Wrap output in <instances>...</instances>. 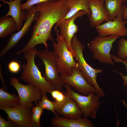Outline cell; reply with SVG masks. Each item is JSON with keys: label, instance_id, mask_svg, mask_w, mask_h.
<instances>
[{"label": "cell", "instance_id": "cell-5", "mask_svg": "<svg viewBox=\"0 0 127 127\" xmlns=\"http://www.w3.org/2000/svg\"><path fill=\"white\" fill-rule=\"evenodd\" d=\"M119 37L117 35L95 37L87 45L88 48L93 54L92 58L101 63L114 65L110 52L113 43Z\"/></svg>", "mask_w": 127, "mask_h": 127}, {"label": "cell", "instance_id": "cell-17", "mask_svg": "<svg viewBox=\"0 0 127 127\" xmlns=\"http://www.w3.org/2000/svg\"><path fill=\"white\" fill-rule=\"evenodd\" d=\"M22 0H14L8 1L5 0H0L3 3L7 4L9 7L8 13L4 16H10L15 20L17 26V31L21 29L23 25V22L26 21V17L24 10L22 11L20 8L21 2Z\"/></svg>", "mask_w": 127, "mask_h": 127}, {"label": "cell", "instance_id": "cell-29", "mask_svg": "<svg viewBox=\"0 0 127 127\" xmlns=\"http://www.w3.org/2000/svg\"><path fill=\"white\" fill-rule=\"evenodd\" d=\"M0 127H18L17 124L10 120L7 121L0 116Z\"/></svg>", "mask_w": 127, "mask_h": 127}, {"label": "cell", "instance_id": "cell-33", "mask_svg": "<svg viewBox=\"0 0 127 127\" xmlns=\"http://www.w3.org/2000/svg\"><path fill=\"white\" fill-rule=\"evenodd\" d=\"M125 21L126 24H127V19L125 20Z\"/></svg>", "mask_w": 127, "mask_h": 127}, {"label": "cell", "instance_id": "cell-14", "mask_svg": "<svg viewBox=\"0 0 127 127\" xmlns=\"http://www.w3.org/2000/svg\"><path fill=\"white\" fill-rule=\"evenodd\" d=\"M125 20L121 21L115 18L95 28L99 36L104 37L111 35H117L119 37L127 36V28Z\"/></svg>", "mask_w": 127, "mask_h": 127}, {"label": "cell", "instance_id": "cell-13", "mask_svg": "<svg viewBox=\"0 0 127 127\" xmlns=\"http://www.w3.org/2000/svg\"><path fill=\"white\" fill-rule=\"evenodd\" d=\"M105 0H88L91 14L88 17L90 26L95 28L103 21H110L108 11L105 5Z\"/></svg>", "mask_w": 127, "mask_h": 127}, {"label": "cell", "instance_id": "cell-10", "mask_svg": "<svg viewBox=\"0 0 127 127\" xmlns=\"http://www.w3.org/2000/svg\"><path fill=\"white\" fill-rule=\"evenodd\" d=\"M87 14L84 11H80L71 18L67 19H63L56 23L54 28L59 27L60 29V35L67 44L69 51L72 54L74 52L71 47V40L74 35L78 31L77 26L75 23L76 19Z\"/></svg>", "mask_w": 127, "mask_h": 127}, {"label": "cell", "instance_id": "cell-1", "mask_svg": "<svg viewBox=\"0 0 127 127\" xmlns=\"http://www.w3.org/2000/svg\"><path fill=\"white\" fill-rule=\"evenodd\" d=\"M67 0H51L36 4L39 13L32 28V36L25 46L17 52V55L39 44L48 48L47 40H54L51 33L52 27L63 19L69 11L66 5Z\"/></svg>", "mask_w": 127, "mask_h": 127}, {"label": "cell", "instance_id": "cell-32", "mask_svg": "<svg viewBox=\"0 0 127 127\" xmlns=\"http://www.w3.org/2000/svg\"><path fill=\"white\" fill-rule=\"evenodd\" d=\"M122 102L123 105L127 108V105L125 101L124 100H122ZM126 119L127 118V114L126 115Z\"/></svg>", "mask_w": 127, "mask_h": 127}, {"label": "cell", "instance_id": "cell-34", "mask_svg": "<svg viewBox=\"0 0 127 127\" xmlns=\"http://www.w3.org/2000/svg\"></svg>", "mask_w": 127, "mask_h": 127}, {"label": "cell", "instance_id": "cell-18", "mask_svg": "<svg viewBox=\"0 0 127 127\" xmlns=\"http://www.w3.org/2000/svg\"><path fill=\"white\" fill-rule=\"evenodd\" d=\"M127 0H105V5L108 11L110 21L115 18L123 20V3Z\"/></svg>", "mask_w": 127, "mask_h": 127}, {"label": "cell", "instance_id": "cell-28", "mask_svg": "<svg viewBox=\"0 0 127 127\" xmlns=\"http://www.w3.org/2000/svg\"><path fill=\"white\" fill-rule=\"evenodd\" d=\"M9 70L13 73H16L20 71L21 66L19 63L15 61H11L9 64L8 66Z\"/></svg>", "mask_w": 127, "mask_h": 127}, {"label": "cell", "instance_id": "cell-30", "mask_svg": "<svg viewBox=\"0 0 127 127\" xmlns=\"http://www.w3.org/2000/svg\"><path fill=\"white\" fill-rule=\"evenodd\" d=\"M123 20H125L127 19V7L124 4H123Z\"/></svg>", "mask_w": 127, "mask_h": 127}, {"label": "cell", "instance_id": "cell-24", "mask_svg": "<svg viewBox=\"0 0 127 127\" xmlns=\"http://www.w3.org/2000/svg\"><path fill=\"white\" fill-rule=\"evenodd\" d=\"M118 57L122 59L127 58V40L124 38H121L117 44Z\"/></svg>", "mask_w": 127, "mask_h": 127}, {"label": "cell", "instance_id": "cell-6", "mask_svg": "<svg viewBox=\"0 0 127 127\" xmlns=\"http://www.w3.org/2000/svg\"><path fill=\"white\" fill-rule=\"evenodd\" d=\"M64 87L66 91L64 94L76 101L82 111L83 118H96L101 103L99 101L100 97L95 93L91 92L88 95H83L75 91L67 84H65Z\"/></svg>", "mask_w": 127, "mask_h": 127}, {"label": "cell", "instance_id": "cell-11", "mask_svg": "<svg viewBox=\"0 0 127 127\" xmlns=\"http://www.w3.org/2000/svg\"><path fill=\"white\" fill-rule=\"evenodd\" d=\"M0 109L7 114L8 120L16 123L18 127H38L31 119V109L20 105L11 107H1Z\"/></svg>", "mask_w": 127, "mask_h": 127}, {"label": "cell", "instance_id": "cell-20", "mask_svg": "<svg viewBox=\"0 0 127 127\" xmlns=\"http://www.w3.org/2000/svg\"><path fill=\"white\" fill-rule=\"evenodd\" d=\"M17 30L16 21L12 17L5 16L0 18V38H5Z\"/></svg>", "mask_w": 127, "mask_h": 127}, {"label": "cell", "instance_id": "cell-31", "mask_svg": "<svg viewBox=\"0 0 127 127\" xmlns=\"http://www.w3.org/2000/svg\"><path fill=\"white\" fill-rule=\"evenodd\" d=\"M0 79L1 80V81H2V82L3 87V88H4L5 90V91H7V88L6 87V86H5V83L4 80V79L3 77V76L2 75V70L1 69V65H0Z\"/></svg>", "mask_w": 127, "mask_h": 127}, {"label": "cell", "instance_id": "cell-21", "mask_svg": "<svg viewBox=\"0 0 127 127\" xmlns=\"http://www.w3.org/2000/svg\"><path fill=\"white\" fill-rule=\"evenodd\" d=\"M4 90L3 88H0V108L11 107L20 104L19 95Z\"/></svg>", "mask_w": 127, "mask_h": 127}, {"label": "cell", "instance_id": "cell-12", "mask_svg": "<svg viewBox=\"0 0 127 127\" xmlns=\"http://www.w3.org/2000/svg\"><path fill=\"white\" fill-rule=\"evenodd\" d=\"M26 20L22 27L17 32L12 34L9 38L7 44L0 52V57L4 56L13 48L27 32L32 23L37 18L39 13L36 6H32L25 12Z\"/></svg>", "mask_w": 127, "mask_h": 127}, {"label": "cell", "instance_id": "cell-16", "mask_svg": "<svg viewBox=\"0 0 127 127\" xmlns=\"http://www.w3.org/2000/svg\"><path fill=\"white\" fill-rule=\"evenodd\" d=\"M53 127H94V123L88 119L82 117L76 119L67 118L55 115L51 121Z\"/></svg>", "mask_w": 127, "mask_h": 127}, {"label": "cell", "instance_id": "cell-27", "mask_svg": "<svg viewBox=\"0 0 127 127\" xmlns=\"http://www.w3.org/2000/svg\"><path fill=\"white\" fill-rule=\"evenodd\" d=\"M25 3L21 4L20 8L22 11L28 10L34 5L39 3L51 0H27Z\"/></svg>", "mask_w": 127, "mask_h": 127}, {"label": "cell", "instance_id": "cell-15", "mask_svg": "<svg viewBox=\"0 0 127 127\" xmlns=\"http://www.w3.org/2000/svg\"><path fill=\"white\" fill-rule=\"evenodd\" d=\"M67 96L64 102L58 104L56 102L55 110L58 115L67 118L76 119L82 117L83 113L76 101Z\"/></svg>", "mask_w": 127, "mask_h": 127}, {"label": "cell", "instance_id": "cell-19", "mask_svg": "<svg viewBox=\"0 0 127 127\" xmlns=\"http://www.w3.org/2000/svg\"><path fill=\"white\" fill-rule=\"evenodd\" d=\"M66 5L69 10L63 19L69 18L80 11H85L88 17L91 15L88 0H67Z\"/></svg>", "mask_w": 127, "mask_h": 127}, {"label": "cell", "instance_id": "cell-4", "mask_svg": "<svg viewBox=\"0 0 127 127\" xmlns=\"http://www.w3.org/2000/svg\"><path fill=\"white\" fill-rule=\"evenodd\" d=\"M37 55L44 65L45 72L43 76L55 89L61 90L65 83L59 74L57 54L46 48L38 51Z\"/></svg>", "mask_w": 127, "mask_h": 127}, {"label": "cell", "instance_id": "cell-23", "mask_svg": "<svg viewBox=\"0 0 127 127\" xmlns=\"http://www.w3.org/2000/svg\"><path fill=\"white\" fill-rule=\"evenodd\" d=\"M111 56L114 62L116 63H121L123 64L125 66L126 69L127 70V58L122 59L115 56L113 54H111ZM114 71L119 74L120 76L123 81V85L125 88V93L127 96V75H125L122 72H119L115 71Z\"/></svg>", "mask_w": 127, "mask_h": 127}, {"label": "cell", "instance_id": "cell-8", "mask_svg": "<svg viewBox=\"0 0 127 127\" xmlns=\"http://www.w3.org/2000/svg\"><path fill=\"white\" fill-rule=\"evenodd\" d=\"M9 83L17 91L19 96L20 104L29 109L33 107V102L36 104L37 101L41 99L43 93L31 83L24 85L19 82V79L12 77Z\"/></svg>", "mask_w": 127, "mask_h": 127}, {"label": "cell", "instance_id": "cell-9", "mask_svg": "<svg viewBox=\"0 0 127 127\" xmlns=\"http://www.w3.org/2000/svg\"><path fill=\"white\" fill-rule=\"evenodd\" d=\"M60 75L65 84L73 88L80 94L88 95L91 92L96 93L95 87L88 82L78 67H73L70 74H60Z\"/></svg>", "mask_w": 127, "mask_h": 127}, {"label": "cell", "instance_id": "cell-3", "mask_svg": "<svg viewBox=\"0 0 127 127\" xmlns=\"http://www.w3.org/2000/svg\"><path fill=\"white\" fill-rule=\"evenodd\" d=\"M76 34L72 38L71 45L74 52V57L77 62L78 67L81 70L88 82L95 87L96 95L99 97H104L105 95L104 92L99 87L96 80L98 74L102 72L103 70L94 68L87 63L83 54L85 46L78 39Z\"/></svg>", "mask_w": 127, "mask_h": 127}, {"label": "cell", "instance_id": "cell-25", "mask_svg": "<svg viewBox=\"0 0 127 127\" xmlns=\"http://www.w3.org/2000/svg\"><path fill=\"white\" fill-rule=\"evenodd\" d=\"M44 112V109L36 104L32 110L31 119L32 122L37 125L38 127H42L40 124L41 116Z\"/></svg>", "mask_w": 127, "mask_h": 127}, {"label": "cell", "instance_id": "cell-2", "mask_svg": "<svg viewBox=\"0 0 127 127\" xmlns=\"http://www.w3.org/2000/svg\"><path fill=\"white\" fill-rule=\"evenodd\" d=\"M38 51L35 47L24 53V58L27 62L26 64H23L22 69L23 71L20 79L27 83L33 85L43 93H50L55 89L42 75L36 64L35 58Z\"/></svg>", "mask_w": 127, "mask_h": 127}, {"label": "cell", "instance_id": "cell-22", "mask_svg": "<svg viewBox=\"0 0 127 127\" xmlns=\"http://www.w3.org/2000/svg\"><path fill=\"white\" fill-rule=\"evenodd\" d=\"M46 93H44L40 101H39L36 104L43 109H46L51 112L55 115L58 114L55 110L56 102L52 101L48 98Z\"/></svg>", "mask_w": 127, "mask_h": 127}, {"label": "cell", "instance_id": "cell-26", "mask_svg": "<svg viewBox=\"0 0 127 127\" xmlns=\"http://www.w3.org/2000/svg\"><path fill=\"white\" fill-rule=\"evenodd\" d=\"M61 90L58 89H54L51 91L50 93L55 101L58 104H60L64 103L67 97V96Z\"/></svg>", "mask_w": 127, "mask_h": 127}, {"label": "cell", "instance_id": "cell-7", "mask_svg": "<svg viewBox=\"0 0 127 127\" xmlns=\"http://www.w3.org/2000/svg\"><path fill=\"white\" fill-rule=\"evenodd\" d=\"M54 29L57 35V42L53 41L52 46L54 51L58 56L59 72L60 74H70L73 67H78V63L75 61L73 55L68 50L67 44L60 36L58 28H54Z\"/></svg>", "mask_w": 127, "mask_h": 127}]
</instances>
